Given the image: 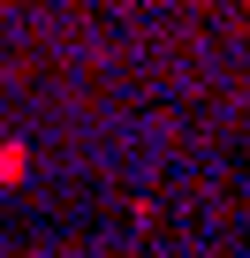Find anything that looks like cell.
<instances>
[{
  "instance_id": "1",
  "label": "cell",
  "mask_w": 250,
  "mask_h": 258,
  "mask_svg": "<svg viewBox=\"0 0 250 258\" xmlns=\"http://www.w3.org/2000/svg\"><path fill=\"white\" fill-rule=\"evenodd\" d=\"M23 167H31V152H23V145L0 152V182H23Z\"/></svg>"
}]
</instances>
